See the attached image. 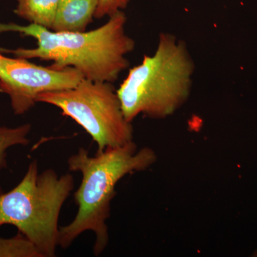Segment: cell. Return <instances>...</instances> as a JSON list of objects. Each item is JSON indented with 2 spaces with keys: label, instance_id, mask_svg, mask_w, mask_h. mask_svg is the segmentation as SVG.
Here are the masks:
<instances>
[{
  "label": "cell",
  "instance_id": "3",
  "mask_svg": "<svg viewBox=\"0 0 257 257\" xmlns=\"http://www.w3.org/2000/svg\"><path fill=\"white\" fill-rule=\"evenodd\" d=\"M194 61L184 42L162 33L153 55L128 71L117 91L125 118L133 122L140 114L165 119L188 100Z\"/></svg>",
  "mask_w": 257,
  "mask_h": 257
},
{
  "label": "cell",
  "instance_id": "2",
  "mask_svg": "<svg viewBox=\"0 0 257 257\" xmlns=\"http://www.w3.org/2000/svg\"><path fill=\"white\" fill-rule=\"evenodd\" d=\"M157 160L156 152L152 149H138L134 141L106 148L94 156L80 148L69 157V170L80 172L82 179L74 194L78 206L77 215L72 222L60 227L58 246L66 249L83 233L91 231L95 236L94 254L99 256L104 252L109 243L106 221L110 216L116 184L125 176L147 170Z\"/></svg>",
  "mask_w": 257,
  "mask_h": 257
},
{
  "label": "cell",
  "instance_id": "4",
  "mask_svg": "<svg viewBox=\"0 0 257 257\" xmlns=\"http://www.w3.org/2000/svg\"><path fill=\"white\" fill-rule=\"evenodd\" d=\"M74 185L69 174L59 176L52 169L39 173L37 161H33L20 183L0 194V227L15 226L42 257L55 256L60 211Z\"/></svg>",
  "mask_w": 257,
  "mask_h": 257
},
{
  "label": "cell",
  "instance_id": "7",
  "mask_svg": "<svg viewBox=\"0 0 257 257\" xmlns=\"http://www.w3.org/2000/svg\"><path fill=\"white\" fill-rule=\"evenodd\" d=\"M99 0H60L51 30L85 32L94 18Z\"/></svg>",
  "mask_w": 257,
  "mask_h": 257
},
{
  "label": "cell",
  "instance_id": "8",
  "mask_svg": "<svg viewBox=\"0 0 257 257\" xmlns=\"http://www.w3.org/2000/svg\"><path fill=\"white\" fill-rule=\"evenodd\" d=\"M15 13L30 24L52 28L60 0H17Z\"/></svg>",
  "mask_w": 257,
  "mask_h": 257
},
{
  "label": "cell",
  "instance_id": "6",
  "mask_svg": "<svg viewBox=\"0 0 257 257\" xmlns=\"http://www.w3.org/2000/svg\"><path fill=\"white\" fill-rule=\"evenodd\" d=\"M84 77L73 67H42L27 59L2 55L0 92L9 96L16 115L28 112L42 93L76 87Z\"/></svg>",
  "mask_w": 257,
  "mask_h": 257
},
{
  "label": "cell",
  "instance_id": "1",
  "mask_svg": "<svg viewBox=\"0 0 257 257\" xmlns=\"http://www.w3.org/2000/svg\"><path fill=\"white\" fill-rule=\"evenodd\" d=\"M109 18L100 28L81 32H55L35 24L20 26L0 23V33L19 32L37 42L35 48H0V52L27 60L52 61L53 67H73L84 79L113 83L128 67L126 56L135 49V42L125 31L124 12H117Z\"/></svg>",
  "mask_w": 257,
  "mask_h": 257
},
{
  "label": "cell",
  "instance_id": "11",
  "mask_svg": "<svg viewBox=\"0 0 257 257\" xmlns=\"http://www.w3.org/2000/svg\"><path fill=\"white\" fill-rule=\"evenodd\" d=\"M130 0H99L94 18L110 17L119 11L126 9Z\"/></svg>",
  "mask_w": 257,
  "mask_h": 257
},
{
  "label": "cell",
  "instance_id": "5",
  "mask_svg": "<svg viewBox=\"0 0 257 257\" xmlns=\"http://www.w3.org/2000/svg\"><path fill=\"white\" fill-rule=\"evenodd\" d=\"M37 102L59 108L80 125L97 145V152L134 141L133 125L125 118L112 83L84 78L71 89L42 93Z\"/></svg>",
  "mask_w": 257,
  "mask_h": 257
},
{
  "label": "cell",
  "instance_id": "12",
  "mask_svg": "<svg viewBox=\"0 0 257 257\" xmlns=\"http://www.w3.org/2000/svg\"><path fill=\"white\" fill-rule=\"evenodd\" d=\"M2 54H0V63H1Z\"/></svg>",
  "mask_w": 257,
  "mask_h": 257
},
{
  "label": "cell",
  "instance_id": "10",
  "mask_svg": "<svg viewBox=\"0 0 257 257\" xmlns=\"http://www.w3.org/2000/svg\"><path fill=\"white\" fill-rule=\"evenodd\" d=\"M0 257H42V255L26 236L18 232L13 237H0Z\"/></svg>",
  "mask_w": 257,
  "mask_h": 257
},
{
  "label": "cell",
  "instance_id": "9",
  "mask_svg": "<svg viewBox=\"0 0 257 257\" xmlns=\"http://www.w3.org/2000/svg\"><path fill=\"white\" fill-rule=\"evenodd\" d=\"M31 128L30 124L20 125L16 127L0 126V170L6 168L8 166L7 157L10 148L18 145L27 146L30 143L28 136ZM3 192L0 186V194Z\"/></svg>",
  "mask_w": 257,
  "mask_h": 257
}]
</instances>
